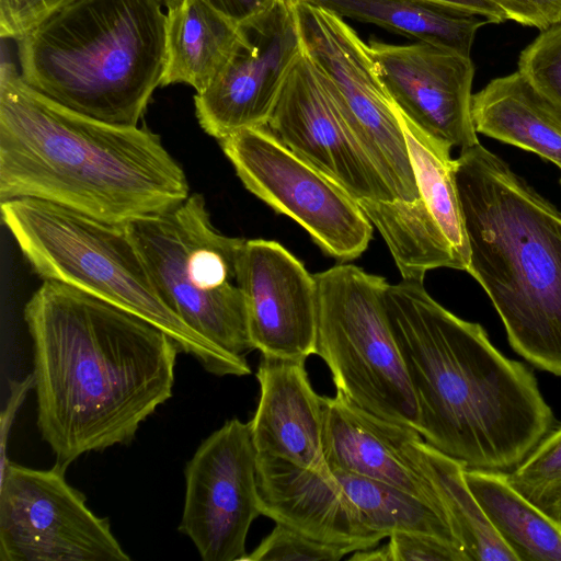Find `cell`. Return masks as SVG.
<instances>
[{"label": "cell", "instance_id": "obj_1", "mask_svg": "<svg viewBox=\"0 0 561 561\" xmlns=\"http://www.w3.org/2000/svg\"><path fill=\"white\" fill-rule=\"evenodd\" d=\"M24 320L37 427L56 463L128 444L171 398L179 348L149 321L49 279L27 300Z\"/></svg>", "mask_w": 561, "mask_h": 561}, {"label": "cell", "instance_id": "obj_2", "mask_svg": "<svg viewBox=\"0 0 561 561\" xmlns=\"http://www.w3.org/2000/svg\"><path fill=\"white\" fill-rule=\"evenodd\" d=\"M383 304L424 440L466 468L507 472L523 462L553 423L533 373L438 304L424 280L388 283Z\"/></svg>", "mask_w": 561, "mask_h": 561}, {"label": "cell", "instance_id": "obj_3", "mask_svg": "<svg viewBox=\"0 0 561 561\" xmlns=\"http://www.w3.org/2000/svg\"><path fill=\"white\" fill-rule=\"evenodd\" d=\"M190 195L159 135L75 112L0 69V201L37 198L127 225Z\"/></svg>", "mask_w": 561, "mask_h": 561}, {"label": "cell", "instance_id": "obj_4", "mask_svg": "<svg viewBox=\"0 0 561 561\" xmlns=\"http://www.w3.org/2000/svg\"><path fill=\"white\" fill-rule=\"evenodd\" d=\"M455 160L466 272L488 294L513 350L561 376V211L480 142Z\"/></svg>", "mask_w": 561, "mask_h": 561}, {"label": "cell", "instance_id": "obj_5", "mask_svg": "<svg viewBox=\"0 0 561 561\" xmlns=\"http://www.w3.org/2000/svg\"><path fill=\"white\" fill-rule=\"evenodd\" d=\"M161 0H67L18 43L35 91L106 123L138 126L165 68Z\"/></svg>", "mask_w": 561, "mask_h": 561}, {"label": "cell", "instance_id": "obj_6", "mask_svg": "<svg viewBox=\"0 0 561 561\" xmlns=\"http://www.w3.org/2000/svg\"><path fill=\"white\" fill-rule=\"evenodd\" d=\"M0 208L3 225L43 280L65 283L149 321L210 374H251L244 356L208 341L165 304L125 225L37 198L3 201Z\"/></svg>", "mask_w": 561, "mask_h": 561}, {"label": "cell", "instance_id": "obj_7", "mask_svg": "<svg viewBox=\"0 0 561 561\" xmlns=\"http://www.w3.org/2000/svg\"><path fill=\"white\" fill-rule=\"evenodd\" d=\"M125 226L162 299L191 329L236 356L254 350L237 283L244 239L215 228L202 194Z\"/></svg>", "mask_w": 561, "mask_h": 561}, {"label": "cell", "instance_id": "obj_8", "mask_svg": "<svg viewBox=\"0 0 561 561\" xmlns=\"http://www.w3.org/2000/svg\"><path fill=\"white\" fill-rule=\"evenodd\" d=\"M314 278V354L336 390L368 413L419 432V405L383 304L386 278L346 262Z\"/></svg>", "mask_w": 561, "mask_h": 561}, {"label": "cell", "instance_id": "obj_9", "mask_svg": "<svg viewBox=\"0 0 561 561\" xmlns=\"http://www.w3.org/2000/svg\"><path fill=\"white\" fill-rule=\"evenodd\" d=\"M295 13L302 50L394 198L416 201L417 183L398 108L379 78L369 45L327 9L295 0Z\"/></svg>", "mask_w": 561, "mask_h": 561}, {"label": "cell", "instance_id": "obj_10", "mask_svg": "<svg viewBox=\"0 0 561 561\" xmlns=\"http://www.w3.org/2000/svg\"><path fill=\"white\" fill-rule=\"evenodd\" d=\"M218 142L244 187L301 226L327 255L344 263L366 251L374 226L357 202L268 127L242 129Z\"/></svg>", "mask_w": 561, "mask_h": 561}, {"label": "cell", "instance_id": "obj_11", "mask_svg": "<svg viewBox=\"0 0 561 561\" xmlns=\"http://www.w3.org/2000/svg\"><path fill=\"white\" fill-rule=\"evenodd\" d=\"M398 114L420 196L410 203L356 202L383 238L403 279L424 280L428 271L440 267L467 271L469 244L451 147Z\"/></svg>", "mask_w": 561, "mask_h": 561}, {"label": "cell", "instance_id": "obj_12", "mask_svg": "<svg viewBox=\"0 0 561 561\" xmlns=\"http://www.w3.org/2000/svg\"><path fill=\"white\" fill-rule=\"evenodd\" d=\"M56 463L38 470L8 462L0 478L1 561H128L107 518Z\"/></svg>", "mask_w": 561, "mask_h": 561}, {"label": "cell", "instance_id": "obj_13", "mask_svg": "<svg viewBox=\"0 0 561 561\" xmlns=\"http://www.w3.org/2000/svg\"><path fill=\"white\" fill-rule=\"evenodd\" d=\"M255 465L250 422L237 417L208 436L186 463L179 530L204 561H243L248 554L250 526L262 515Z\"/></svg>", "mask_w": 561, "mask_h": 561}, {"label": "cell", "instance_id": "obj_14", "mask_svg": "<svg viewBox=\"0 0 561 561\" xmlns=\"http://www.w3.org/2000/svg\"><path fill=\"white\" fill-rule=\"evenodd\" d=\"M240 28V42L225 69L206 90L194 95L199 126L217 140L267 125L302 51L295 0H278Z\"/></svg>", "mask_w": 561, "mask_h": 561}, {"label": "cell", "instance_id": "obj_15", "mask_svg": "<svg viewBox=\"0 0 561 561\" xmlns=\"http://www.w3.org/2000/svg\"><path fill=\"white\" fill-rule=\"evenodd\" d=\"M266 127L355 201H397L304 50L287 76Z\"/></svg>", "mask_w": 561, "mask_h": 561}, {"label": "cell", "instance_id": "obj_16", "mask_svg": "<svg viewBox=\"0 0 561 561\" xmlns=\"http://www.w3.org/2000/svg\"><path fill=\"white\" fill-rule=\"evenodd\" d=\"M379 78L400 113L430 137L461 149L479 142L472 119L469 55L417 42H369Z\"/></svg>", "mask_w": 561, "mask_h": 561}, {"label": "cell", "instance_id": "obj_17", "mask_svg": "<svg viewBox=\"0 0 561 561\" xmlns=\"http://www.w3.org/2000/svg\"><path fill=\"white\" fill-rule=\"evenodd\" d=\"M236 270L254 350L304 360L314 354V274L280 243L264 239H244Z\"/></svg>", "mask_w": 561, "mask_h": 561}, {"label": "cell", "instance_id": "obj_18", "mask_svg": "<svg viewBox=\"0 0 561 561\" xmlns=\"http://www.w3.org/2000/svg\"><path fill=\"white\" fill-rule=\"evenodd\" d=\"M261 514L320 541L376 547L381 540L363 525L359 513L334 476L256 454Z\"/></svg>", "mask_w": 561, "mask_h": 561}, {"label": "cell", "instance_id": "obj_19", "mask_svg": "<svg viewBox=\"0 0 561 561\" xmlns=\"http://www.w3.org/2000/svg\"><path fill=\"white\" fill-rule=\"evenodd\" d=\"M260 400L250 421L257 455L287 460L332 477L323 451L322 402L304 359L261 356Z\"/></svg>", "mask_w": 561, "mask_h": 561}, {"label": "cell", "instance_id": "obj_20", "mask_svg": "<svg viewBox=\"0 0 561 561\" xmlns=\"http://www.w3.org/2000/svg\"><path fill=\"white\" fill-rule=\"evenodd\" d=\"M323 451L332 471L377 480L426 502L446 518L431 483L411 465L401 448L404 425L379 419L336 390L321 397Z\"/></svg>", "mask_w": 561, "mask_h": 561}, {"label": "cell", "instance_id": "obj_21", "mask_svg": "<svg viewBox=\"0 0 561 561\" xmlns=\"http://www.w3.org/2000/svg\"><path fill=\"white\" fill-rule=\"evenodd\" d=\"M477 133L531 151L561 169V115L517 70L472 95Z\"/></svg>", "mask_w": 561, "mask_h": 561}, {"label": "cell", "instance_id": "obj_22", "mask_svg": "<svg viewBox=\"0 0 561 561\" xmlns=\"http://www.w3.org/2000/svg\"><path fill=\"white\" fill-rule=\"evenodd\" d=\"M240 38V25L206 1L183 0L167 13L161 87L184 83L203 92L225 69Z\"/></svg>", "mask_w": 561, "mask_h": 561}, {"label": "cell", "instance_id": "obj_23", "mask_svg": "<svg viewBox=\"0 0 561 561\" xmlns=\"http://www.w3.org/2000/svg\"><path fill=\"white\" fill-rule=\"evenodd\" d=\"M401 448L412 467L434 488L468 561H517L469 489L461 462L437 450L408 426Z\"/></svg>", "mask_w": 561, "mask_h": 561}, {"label": "cell", "instance_id": "obj_24", "mask_svg": "<svg viewBox=\"0 0 561 561\" xmlns=\"http://www.w3.org/2000/svg\"><path fill=\"white\" fill-rule=\"evenodd\" d=\"M341 18L373 23L419 42L469 55L483 16L433 0H304Z\"/></svg>", "mask_w": 561, "mask_h": 561}, {"label": "cell", "instance_id": "obj_25", "mask_svg": "<svg viewBox=\"0 0 561 561\" xmlns=\"http://www.w3.org/2000/svg\"><path fill=\"white\" fill-rule=\"evenodd\" d=\"M465 479L517 561H561V527L519 493L506 472L466 468Z\"/></svg>", "mask_w": 561, "mask_h": 561}, {"label": "cell", "instance_id": "obj_26", "mask_svg": "<svg viewBox=\"0 0 561 561\" xmlns=\"http://www.w3.org/2000/svg\"><path fill=\"white\" fill-rule=\"evenodd\" d=\"M332 474L356 506L363 525L381 540L407 533L435 537L461 548L448 519L426 502L381 481L343 471Z\"/></svg>", "mask_w": 561, "mask_h": 561}, {"label": "cell", "instance_id": "obj_27", "mask_svg": "<svg viewBox=\"0 0 561 561\" xmlns=\"http://www.w3.org/2000/svg\"><path fill=\"white\" fill-rule=\"evenodd\" d=\"M506 476L519 493L561 527V427L548 433Z\"/></svg>", "mask_w": 561, "mask_h": 561}, {"label": "cell", "instance_id": "obj_28", "mask_svg": "<svg viewBox=\"0 0 561 561\" xmlns=\"http://www.w3.org/2000/svg\"><path fill=\"white\" fill-rule=\"evenodd\" d=\"M518 71L561 115V21L522 50Z\"/></svg>", "mask_w": 561, "mask_h": 561}, {"label": "cell", "instance_id": "obj_29", "mask_svg": "<svg viewBox=\"0 0 561 561\" xmlns=\"http://www.w3.org/2000/svg\"><path fill=\"white\" fill-rule=\"evenodd\" d=\"M356 547L329 543L277 524L243 561H339Z\"/></svg>", "mask_w": 561, "mask_h": 561}, {"label": "cell", "instance_id": "obj_30", "mask_svg": "<svg viewBox=\"0 0 561 561\" xmlns=\"http://www.w3.org/2000/svg\"><path fill=\"white\" fill-rule=\"evenodd\" d=\"M387 545L391 561H468L461 548L431 536L397 533Z\"/></svg>", "mask_w": 561, "mask_h": 561}, {"label": "cell", "instance_id": "obj_31", "mask_svg": "<svg viewBox=\"0 0 561 561\" xmlns=\"http://www.w3.org/2000/svg\"><path fill=\"white\" fill-rule=\"evenodd\" d=\"M67 0H0V35L18 41Z\"/></svg>", "mask_w": 561, "mask_h": 561}, {"label": "cell", "instance_id": "obj_32", "mask_svg": "<svg viewBox=\"0 0 561 561\" xmlns=\"http://www.w3.org/2000/svg\"><path fill=\"white\" fill-rule=\"evenodd\" d=\"M505 14L522 25L540 31L561 21V0H492Z\"/></svg>", "mask_w": 561, "mask_h": 561}, {"label": "cell", "instance_id": "obj_33", "mask_svg": "<svg viewBox=\"0 0 561 561\" xmlns=\"http://www.w3.org/2000/svg\"><path fill=\"white\" fill-rule=\"evenodd\" d=\"M238 25L271 9L278 0H204Z\"/></svg>", "mask_w": 561, "mask_h": 561}, {"label": "cell", "instance_id": "obj_34", "mask_svg": "<svg viewBox=\"0 0 561 561\" xmlns=\"http://www.w3.org/2000/svg\"><path fill=\"white\" fill-rule=\"evenodd\" d=\"M33 388L32 374L23 380H14L10 383V398L8 404L1 414V472L4 470L9 460L5 458L7 438L10 427L13 423L16 411L22 404L28 390Z\"/></svg>", "mask_w": 561, "mask_h": 561}, {"label": "cell", "instance_id": "obj_35", "mask_svg": "<svg viewBox=\"0 0 561 561\" xmlns=\"http://www.w3.org/2000/svg\"><path fill=\"white\" fill-rule=\"evenodd\" d=\"M488 20L489 23H502L506 20L503 11L492 0H433Z\"/></svg>", "mask_w": 561, "mask_h": 561}, {"label": "cell", "instance_id": "obj_36", "mask_svg": "<svg viewBox=\"0 0 561 561\" xmlns=\"http://www.w3.org/2000/svg\"><path fill=\"white\" fill-rule=\"evenodd\" d=\"M352 561H391V554L388 545L380 548H369L353 552L350 558Z\"/></svg>", "mask_w": 561, "mask_h": 561}, {"label": "cell", "instance_id": "obj_37", "mask_svg": "<svg viewBox=\"0 0 561 561\" xmlns=\"http://www.w3.org/2000/svg\"><path fill=\"white\" fill-rule=\"evenodd\" d=\"M182 1L183 0H161L163 5H165L167 8H174V7L179 5L180 3H182Z\"/></svg>", "mask_w": 561, "mask_h": 561}]
</instances>
